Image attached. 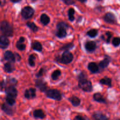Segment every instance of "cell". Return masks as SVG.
Returning <instances> with one entry per match:
<instances>
[{
	"mask_svg": "<svg viewBox=\"0 0 120 120\" xmlns=\"http://www.w3.org/2000/svg\"><path fill=\"white\" fill-rule=\"evenodd\" d=\"M0 31L4 36L7 37H12L13 36L14 31L11 25L7 21H3L0 23Z\"/></svg>",
	"mask_w": 120,
	"mask_h": 120,
	"instance_id": "6da1fadb",
	"label": "cell"
},
{
	"mask_svg": "<svg viewBox=\"0 0 120 120\" xmlns=\"http://www.w3.org/2000/svg\"><path fill=\"white\" fill-rule=\"evenodd\" d=\"M68 25L64 22H59L57 25V30L56 32V35L59 38H63L67 35L66 29Z\"/></svg>",
	"mask_w": 120,
	"mask_h": 120,
	"instance_id": "7a4b0ae2",
	"label": "cell"
},
{
	"mask_svg": "<svg viewBox=\"0 0 120 120\" xmlns=\"http://www.w3.org/2000/svg\"><path fill=\"white\" fill-rule=\"evenodd\" d=\"M73 56L72 53L69 51H65L62 54V56L59 59H57V61L61 63L67 64L71 63V61L73 60Z\"/></svg>",
	"mask_w": 120,
	"mask_h": 120,
	"instance_id": "3957f363",
	"label": "cell"
},
{
	"mask_svg": "<svg viewBox=\"0 0 120 120\" xmlns=\"http://www.w3.org/2000/svg\"><path fill=\"white\" fill-rule=\"evenodd\" d=\"M46 95L49 98L55 100L57 101H60L62 99V94L60 92L57 90L50 89L46 91Z\"/></svg>",
	"mask_w": 120,
	"mask_h": 120,
	"instance_id": "277c9868",
	"label": "cell"
},
{
	"mask_svg": "<svg viewBox=\"0 0 120 120\" xmlns=\"http://www.w3.org/2000/svg\"><path fill=\"white\" fill-rule=\"evenodd\" d=\"M79 86L86 92H90L93 90L92 84H91V82L88 80L79 82Z\"/></svg>",
	"mask_w": 120,
	"mask_h": 120,
	"instance_id": "5b68a950",
	"label": "cell"
},
{
	"mask_svg": "<svg viewBox=\"0 0 120 120\" xmlns=\"http://www.w3.org/2000/svg\"><path fill=\"white\" fill-rule=\"evenodd\" d=\"M34 14V9L30 7H25L22 9L21 15L23 18L28 19L31 18Z\"/></svg>",
	"mask_w": 120,
	"mask_h": 120,
	"instance_id": "8992f818",
	"label": "cell"
},
{
	"mask_svg": "<svg viewBox=\"0 0 120 120\" xmlns=\"http://www.w3.org/2000/svg\"><path fill=\"white\" fill-rule=\"evenodd\" d=\"M5 91L7 96L13 97L14 98H15L17 97L18 91L14 86H9V87L6 88Z\"/></svg>",
	"mask_w": 120,
	"mask_h": 120,
	"instance_id": "52a82bcc",
	"label": "cell"
},
{
	"mask_svg": "<svg viewBox=\"0 0 120 120\" xmlns=\"http://www.w3.org/2000/svg\"><path fill=\"white\" fill-rule=\"evenodd\" d=\"M104 19L107 23H111V24H114L117 22V19H116V16L114 14L111 12L107 13L104 16Z\"/></svg>",
	"mask_w": 120,
	"mask_h": 120,
	"instance_id": "ba28073f",
	"label": "cell"
},
{
	"mask_svg": "<svg viewBox=\"0 0 120 120\" xmlns=\"http://www.w3.org/2000/svg\"><path fill=\"white\" fill-rule=\"evenodd\" d=\"M4 58L5 60L10 62V63H14L16 60L15 56L11 51L10 50H7L4 54Z\"/></svg>",
	"mask_w": 120,
	"mask_h": 120,
	"instance_id": "9c48e42d",
	"label": "cell"
},
{
	"mask_svg": "<svg viewBox=\"0 0 120 120\" xmlns=\"http://www.w3.org/2000/svg\"><path fill=\"white\" fill-rule=\"evenodd\" d=\"M25 97L27 99H32L36 97V89L34 88H30L27 89L25 92Z\"/></svg>",
	"mask_w": 120,
	"mask_h": 120,
	"instance_id": "30bf717a",
	"label": "cell"
},
{
	"mask_svg": "<svg viewBox=\"0 0 120 120\" xmlns=\"http://www.w3.org/2000/svg\"><path fill=\"white\" fill-rule=\"evenodd\" d=\"M9 41L5 36H0V49H5L8 47Z\"/></svg>",
	"mask_w": 120,
	"mask_h": 120,
	"instance_id": "8fae6325",
	"label": "cell"
},
{
	"mask_svg": "<svg viewBox=\"0 0 120 120\" xmlns=\"http://www.w3.org/2000/svg\"><path fill=\"white\" fill-rule=\"evenodd\" d=\"M47 83H45L43 80L38 79L36 82V86L41 91H46L47 89Z\"/></svg>",
	"mask_w": 120,
	"mask_h": 120,
	"instance_id": "7c38bea8",
	"label": "cell"
},
{
	"mask_svg": "<svg viewBox=\"0 0 120 120\" xmlns=\"http://www.w3.org/2000/svg\"><path fill=\"white\" fill-rule=\"evenodd\" d=\"M85 48L89 52H93L96 48V43L94 41H88L85 43Z\"/></svg>",
	"mask_w": 120,
	"mask_h": 120,
	"instance_id": "4fadbf2b",
	"label": "cell"
},
{
	"mask_svg": "<svg viewBox=\"0 0 120 120\" xmlns=\"http://www.w3.org/2000/svg\"><path fill=\"white\" fill-rule=\"evenodd\" d=\"M1 109H2V111L5 113H6L8 115H9V116H11L14 113V110L12 109L11 106L8 105V104H6V103L2 104V106H1Z\"/></svg>",
	"mask_w": 120,
	"mask_h": 120,
	"instance_id": "5bb4252c",
	"label": "cell"
},
{
	"mask_svg": "<svg viewBox=\"0 0 120 120\" xmlns=\"http://www.w3.org/2000/svg\"><path fill=\"white\" fill-rule=\"evenodd\" d=\"M25 38L23 37H21L16 44V46L18 50L23 51L25 49L26 45L24 44Z\"/></svg>",
	"mask_w": 120,
	"mask_h": 120,
	"instance_id": "9a60e30c",
	"label": "cell"
},
{
	"mask_svg": "<svg viewBox=\"0 0 120 120\" xmlns=\"http://www.w3.org/2000/svg\"><path fill=\"white\" fill-rule=\"evenodd\" d=\"M4 70L5 72L8 73H11L15 70V66L14 64L10 62H8L4 64Z\"/></svg>",
	"mask_w": 120,
	"mask_h": 120,
	"instance_id": "2e32d148",
	"label": "cell"
},
{
	"mask_svg": "<svg viewBox=\"0 0 120 120\" xmlns=\"http://www.w3.org/2000/svg\"><path fill=\"white\" fill-rule=\"evenodd\" d=\"M93 118L94 120H109V118L101 112H95L93 115Z\"/></svg>",
	"mask_w": 120,
	"mask_h": 120,
	"instance_id": "e0dca14e",
	"label": "cell"
},
{
	"mask_svg": "<svg viewBox=\"0 0 120 120\" xmlns=\"http://www.w3.org/2000/svg\"><path fill=\"white\" fill-rule=\"evenodd\" d=\"M93 98L96 101L101 103H106V100L104 97L99 93H96L93 95Z\"/></svg>",
	"mask_w": 120,
	"mask_h": 120,
	"instance_id": "ac0fdd59",
	"label": "cell"
},
{
	"mask_svg": "<svg viewBox=\"0 0 120 120\" xmlns=\"http://www.w3.org/2000/svg\"><path fill=\"white\" fill-rule=\"evenodd\" d=\"M88 69L91 72L96 73L98 71V66L94 62H91L88 64Z\"/></svg>",
	"mask_w": 120,
	"mask_h": 120,
	"instance_id": "d6986e66",
	"label": "cell"
},
{
	"mask_svg": "<svg viewBox=\"0 0 120 120\" xmlns=\"http://www.w3.org/2000/svg\"><path fill=\"white\" fill-rule=\"evenodd\" d=\"M110 60H111V58L109 56H106L103 60L101 61L99 63L100 67H101L102 69H104V68H107L109 66Z\"/></svg>",
	"mask_w": 120,
	"mask_h": 120,
	"instance_id": "ffe728a7",
	"label": "cell"
},
{
	"mask_svg": "<svg viewBox=\"0 0 120 120\" xmlns=\"http://www.w3.org/2000/svg\"><path fill=\"white\" fill-rule=\"evenodd\" d=\"M34 117L36 118H40V119H43L45 117V114L43 112V111L41 110H36L34 111L33 113Z\"/></svg>",
	"mask_w": 120,
	"mask_h": 120,
	"instance_id": "44dd1931",
	"label": "cell"
},
{
	"mask_svg": "<svg viewBox=\"0 0 120 120\" xmlns=\"http://www.w3.org/2000/svg\"><path fill=\"white\" fill-rule=\"evenodd\" d=\"M69 101L75 107H77L80 104V99L76 96H73V97L69 98Z\"/></svg>",
	"mask_w": 120,
	"mask_h": 120,
	"instance_id": "7402d4cb",
	"label": "cell"
},
{
	"mask_svg": "<svg viewBox=\"0 0 120 120\" xmlns=\"http://www.w3.org/2000/svg\"><path fill=\"white\" fill-rule=\"evenodd\" d=\"M32 48L34 50H36L38 52H41L42 50V46L41 43L38 41H34L32 43Z\"/></svg>",
	"mask_w": 120,
	"mask_h": 120,
	"instance_id": "603a6c76",
	"label": "cell"
},
{
	"mask_svg": "<svg viewBox=\"0 0 120 120\" xmlns=\"http://www.w3.org/2000/svg\"><path fill=\"white\" fill-rule=\"evenodd\" d=\"M41 22L43 25H46L50 22V18L46 14H42L41 16Z\"/></svg>",
	"mask_w": 120,
	"mask_h": 120,
	"instance_id": "cb8c5ba5",
	"label": "cell"
},
{
	"mask_svg": "<svg viewBox=\"0 0 120 120\" xmlns=\"http://www.w3.org/2000/svg\"><path fill=\"white\" fill-rule=\"evenodd\" d=\"M101 84H103V85H106L108 86L109 87H111L112 86V81H111V79L109 78V77H104V78H103L102 79L100 80V81Z\"/></svg>",
	"mask_w": 120,
	"mask_h": 120,
	"instance_id": "d4e9b609",
	"label": "cell"
},
{
	"mask_svg": "<svg viewBox=\"0 0 120 120\" xmlns=\"http://www.w3.org/2000/svg\"><path fill=\"white\" fill-rule=\"evenodd\" d=\"M26 25L32 30L34 32H36L38 30V27L34 23V22H27Z\"/></svg>",
	"mask_w": 120,
	"mask_h": 120,
	"instance_id": "484cf974",
	"label": "cell"
},
{
	"mask_svg": "<svg viewBox=\"0 0 120 120\" xmlns=\"http://www.w3.org/2000/svg\"><path fill=\"white\" fill-rule=\"evenodd\" d=\"M73 47H74V45L72 43H68V44H66V45H65L63 46L62 48H60V50H64V52H65V51H69L70 49H72Z\"/></svg>",
	"mask_w": 120,
	"mask_h": 120,
	"instance_id": "4316f807",
	"label": "cell"
},
{
	"mask_svg": "<svg viewBox=\"0 0 120 120\" xmlns=\"http://www.w3.org/2000/svg\"><path fill=\"white\" fill-rule=\"evenodd\" d=\"M35 59H36V57H35V55H30V56H29V59H28V62H29V64L30 66L32 67L35 66Z\"/></svg>",
	"mask_w": 120,
	"mask_h": 120,
	"instance_id": "83f0119b",
	"label": "cell"
},
{
	"mask_svg": "<svg viewBox=\"0 0 120 120\" xmlns=\"http://www.w3.org/2000/svg\"><path fill=\"white\" fill-rule=\"evenodd\" d=\"M6 101L8 105L12 106L15 104V98H13V97H9V96H7L6 97Z\"/></svg>",
	"mask_w": 120,
	"mask_h": 120,
	"instance_id": "f1b7e54d",
	"label": "cell"
},
{
	"mask_svg": "<svg viewBox=\"0 0 120 120\" xmlns=\"http://www.w3.org/2000/svg\"><path fill=\"white\" fill-rule=\"evenodd\" d=\"M75 10L73 8H70L68 11V16H69V19L70 21H73L75 19V16H74V14H75Z\"/></svg>",
	"mask_w": 120,
	"mask_h": 120,
	"instance_id": "f546056e",
	"label": "cell"
},
{
	"mask_svg": "<svg viewBox=\"0 0 120 120\" xmlns=\"http://www.w3.org/2000/svg\"><path fill=\"white\" fill-rule=\"evenodd\" d=\"M61 75V71L59 70H56L53 72L52 74V79L54 80H56L59 78L60 76Z\"/></svg>",
	"mask_w": 120,
	"mask_h": 120,
	"instance_id": "4dcf8cb0",
	"label": "cell"
},
{
	"mask_svg": "<svg viewBox=\"0 0 120 120\" xmlns=\"http://www.w3.org/2000/svg\"><path fill=\"white\" fill-rule=\"evenodd\" d=\"M97 33H98L97 30H96V29H93L89 30V31L87 32V34L88 36H90V38H94L97 36Z\"/></svg>",
	"mask_w": 120,
	"mask_h": 120,
	"instance_id": "1f68e13d",
	"label": "cell"
},
{
	"mask_svg": "<svg viewBox=\"0 0 120 120\" xmlns=\"http://www.w3.org/2000/svg\"><path fill=\"white\" fill-rule=\"evenodd\" d=\"M78 80L79 82H81V81L85 80H87V75H86L84 73L82 72L81 73L79 74V75L78 76Z\"/></svg>",
	"mask_w": 120,
	"mask_h": 120,
	"instance_id": "d6a6232c",
	"label": "cell"
},
{
	"mask_svg": "<svg viewBox=\"0 0 120 120\" xmlns=\"http://www.w3.org/2000/svg\"><path fill=\"white\" fill-rule=\"evenodd\" d=\"M112 45L114 46L117 47L120 45V37H116L112 39Z\"/></svg>",
	"mask_w": 120,
	"mask_h": 120,
	"instance_id": "836d02e7",
	"label": "cell"
},
{
	"mask_svg": "<svg viewBox=\"0 0 120 120\" xmlns=\"http://www.w3.org/2000/svg\"><path fill=\"white\" fill-rule=\"evenodd\" d=\"M6 86H7V82L4 80H2L0 82V90L1 91H4L5 90Z\"/></svg>",
	"mask_w": 120,
	"mask_h": 120,
	"instance_id": "e575fe53",
	"label": "cell"
},
{
	"mask_svg": "<svg viewBox=\"0 0 120 120\" xmlns=\"http://www.w3.org/2000/svg\"><path fill=\"white\" fill-rule=\"evenodd\" d=\"M105 35L107 36V39H106V42L107 43H109L110 41V39H111V37H112V34H111L110 32H107L105 33Z\"/></svg>",
	"mask_w": 120,
	"mask_h": 120,
	"instance_id": "d590c367",
	"label": "cell"
},
{
	"mask_svg": "<svg viewBox=\"0 0 120 120\" xmlns=\"http://www.w3.org/2000/svg\"><path fill=\"white\" fill-rule=\"evenodd\" d=\"M8 82H9V83H10L11 84V86H15L16 84V83H17V81H16V80L15 79H11L9 80V81H8Z\"/></svg>",
	"mask_w": 120,
	"mask_h": 120,
	"instance_id": "8d00e7d4",
	"label": "cell"
},
{
	"mask_svg": "<svg viewBox=\"0 0 120 120\" xmlns=\"http://www.w3.org/2000/svg\"><path fill=\"white\" fill-rule=\"evenodd\" d=\"M43 73H44V69H41V70H39V72L36 74V77H41V76H43Z\"/></svg>",
	"mask_w": 120,
	"mask_h": 120,
	"instance_id": "74e56055",
	"label": "cell"
},
{
	"mask_svg": "<svg viewBox=\"0 0 120 120\" xmlns=\"http://www.w3.org/2000/svg\"><path fill=\"white\" fill-rule=\"evenodd\" d=\"M63 2L65 4H66L67 5H71L75 3V1L74 0H63Z\"/></svg>",
	"mask_w": 120,
	"mask_h": 120,
	"instance_id": "f35d334b",
	"label": "cell"
},
{
	"mask_svg": "<svg viewBox=\"0 0 120 120\" xmlns=\"http://www.w3.org/2000/svg\"><path fill=\"white\" fill-rule=\"evenodd\" d=\"M15 59H16V60L17 61H20L21 59V57L20 56V55L18 53H15Z\"/></svg>",
	"mask_w": 120,
	"mask_h": 120,
	"instance_id": "ab89813d",
	"label": "cell"
},
{
	"mask_svg": "<svg viewBox=\"0 0 120 120\" xmlns=\"http://www.w3.org/2000/svg\"><path fill=\"white\" fill-rule=\"evenodd\" d=\"M6 3V0H0V6L2 7Z\"/></svg>",
	"mask_w": 120,
	"mask_h": 120,
	"instance_id": "60d3db41",
	"label": "cell"
},
{
	"mask_svg": "<svg viewBox=\"0 0 120 120\" xmlns=\"http://www.w3.org/2000/svg\"><path fill=\"white\" fill-rule=\"evenodd\" d=\"M21 0H11V1L12 2H14V3H16V2H20Z\"/></svg>",
	"mask_w": 120,
	"mask_h": 120,
	"instance_id": "b9f144b4",
	"label": "cell"
},
{
	"mask_svg": "<svg viewBox=\"0 0 120 120\" xmlns=\"http://www.w3.org/2000/svg\"><path fill=\"white\" fill-rule=\"evenodd\" d=\"M78 1H80L81 2H86V1L87 0H78Z\"/></svg>",
	"mask_w": 120,
	"mask_h": 120,
	"instance_id": "7bdbcfd3",
	"label": "cell"
},
{
	"mask_svg": "<svg viewBox=\"0 0 120 120\" xmlns=\"http://www.w3.org/2000/svg\"><path fill=\"white\" fill-rule=\"evenodd\" d=\"M86 120V119H85V118H83V120Z\"/></svg>",
	"mask_w": 120,
	"mask_h": 120,
	"instance_id": "ee69618b",
	"label": "cell"
},
{
	"mask_svg": "<svg viewBox=\"0 0 120 120\" xmlns=\"http://www.w3.org/2000/svg\"><path fill=\"white\" fill-rule=\"evenodd\" d=\"M32 1H34H34H36V0H32Z\"/></svg>",
	"mask_w": 120,
	"mask_h": 120,
	"instance_id": "f6af8a7d",
	"label": "cell"
},
{
	"mask_svg": "<svg viewBox=\"0 0 120 120\" xmlns=\"http://www.w3.org/2000/svg\"><path fill=\"white\" fill-rule=\"evenodd\" d=\"M120 120V119H117V120Z\"/></svg>",
	"mask_w": 120,
	"mask_h": 120,
	"instance_id": "bcb514c9",
	"label": "cell"
},
{
	"mask_svg": "<svg viewBox=\"0 0 120 120\" xmlns=\"http://www.w3.org/2000/svg\"><path fill=\"white\" fill-rule=\"evenodd\" d=\"M98 1H100V0H98Z\"/></svg>",
	"mask_w": 120,
	"mask_h": 120,
	"instance_id": "7dc6e473",
	"label": "cell"
}]
</instances>
